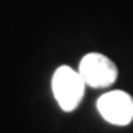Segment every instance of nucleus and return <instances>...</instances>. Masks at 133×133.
I'll list each match as a JSON object with an SVG mask.
<instances>
[{
    "label": "nucleus",
    "instance_id": "nucleus-1",
    "mask_svg": "<svg viewBox=\"0 0 133 133\" xmlns=\"http://www.w3.org/2000/svg\"><path fill=\"white\" fill-rule=\"evenodd\" d=\"M86 83L81 78L80 72L71 66H59L52 77V90L55 99L64 111L71 112L78 107L84 95Z\"/></svg>",
    "mask_w": 133,
    "mask_h": 133
},
{
    "label": "nucleus",
    "instance_id": "nucleus-2",
    "mask_svg": "<svg viewBox=\"0 0 133 133\" xmlns=\"http://www.w3.org/2000/svg\"><path fill=\"white\" fill-rule=\"evenodd\" d=\"M81 78L84 80L86 86L95 89H102L114 84L118 77V70L115 64L108 56L102 53L92 52L83 56L78 66Z\"/></svg>",
    "mask_w": 133,
    "mask_h": 133
},
{
    "label": "nucleus",
    "instance_id": "nucleus-3",
    "mask_svg": "<svg viewBox=\"0 0 133 133\" xmlns=\"http://www.w3.org/2000/svg\"><path fill=\"white\" fill-rule=\"evenodd\" d=\"M102 118L115 126H127L133 120V98L123 90H112L98 99Z\"/></svg>",
    "mask_w": 133,
    "mask_h": 133
}]
</instances>
